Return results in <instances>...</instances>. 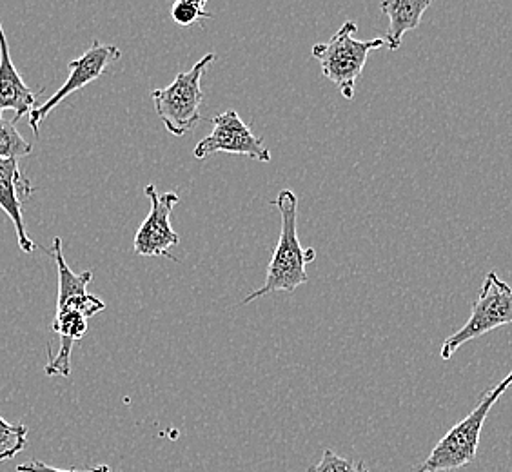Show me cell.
Returning <instances> with one entry per match:
<instances>
[{"mask_svg":"<svg viewBox=\"0 0 512 472\" xmlns=\"http://www.w3.org/2000/svg\"><path fill=\"white\" fill-rule=\"evenodd\" d=\"M509 324H512V287L496 271H491L485 276L469 320L445 340L440 356L442 360H451L463 344Z\"/></svg>","mask_w":512,"mask_h":472,"instance_id":"5","label":"cell"},{"mask_svg":"<svg viewBox=\"0 0 512 472\" xmlns=\"http://www.w3.org/2000/svg\"><path fill=\"white\" fill-rule=\"evenodd\" d=\"M28 434L30 429L26 425L0 418V463L13 460L28 445Z\"/></svg>","mask_w":512,"mask_h":472,"instance_id":"14","label":"cell"},{"mask_svg":"<svg viewBox=\"0 0 512 472\" xmlns=\"http://www.w3.org/2000/svg\"><path fill=\"white\" fill-rule=\"evenodd\" d=\"M144 195L151 202V209L142 226L135 235V253L140 256H162L178 262L177 256L171 255V247L180 244V236L171 226V213L180 202V197L173 191L158 195L157 187L149 184Z\"/></svg>","mask_w":512,"mask_h":472,"instance_id":"8","label":"cell"},{"mask_svg":"<svg viewBox=\"0 0 512 472\" xmlns=\"http://www.w3.org/2000/svg\"><path fill=\"white\" fill-rule=\"evenodd\" d=\"M211 17L213 15L206 11V0H178L171 6V19L184 28Z\"/></svg>","mask_w":512,"mask_h":472,"instance_id":"15","label":"cell"},{"mask_svg":"<svg viewBox=\"0 0 512 472\" xmlns=\"http://www.w3.org/2000/svg\"><path fill=\"white\" fill-rule=\"evenodd\" d=\"M431 0H385L380 4V10L389 17V30L385 35V46L396 51L402 46V40L407 31H413L420 26L425 10L431 8Z\"/></svg>","mask_w":512,"mask_h":472,"instance_id":"12","label":"cell"},{"mask_svg":"<svg viewBox=\"0 0 512 472\" xmlns=\"http://www.w3.org/2000/svg\"><path fill=\"white\" fill-rule=\"evenodd\" d=\"M356 30L355 20H347L329 42H318L311 50L322 66V75L331 80L347 100L355 99L356 82L364 73L369 53L385 46L384 39H355Z\"/></svg>","mask_w":512,"mask_h":472,"instance_id":"3","label":"cell"},{"mask_svg":"<svg viewBox=\"0 0 512 472\" xmlns=\"http://www.w3.org/2000/svg\"><path fill=\"white\" fill-rule=\"evenodd\" d=\"M33 186L20 173L19 160H0V209L8 215L19 238V247L24 253H33L37 244L26 233L22 202L33 195Z\"/></svg>","mask_w":512,"mask_h":472,"instance_id":"10","label":"cell"},{"mask_svg":"<svg viewBox=\"0 0 512 472\" xmlns=\"http://www.w3.org/2000/svg\"><path fill=\"white\" fill-rule=\"evenodd\" d=\"M282 217L280 238L267 266L266 284L242 300V305L251 304L262 296L276 291L295 293L307 282L306 267L316 260L313 247H302L298 240V197L291 189H282L275 200Z\"/></svg>","mask_w":512,"mask_h":472,"instance_id":"1","label":"cell"},{"mask_svg":"<svg viewBox=\"0 0 512 472\" xmlns=\"http://www.w3.org/2000/svg\"><path fill=\"white\" fill-rule=\"evenodd\" d=\"M17 472H113L109 469L108 465H97L91 467L86 471H79V469H57L51 467L48 463L40 462V460H30V462L20 463L17 467Z\"/></svg>","mask_w":512,"mask_h":472,"instance_id":"17","label":"cell"},{"mask_svg":"<svg viewBox=\"0 0 512 472\" xmlns=\"http://www.w3.org/2000/svg\"><path fill=\"white\" fill-rule=\"evenodd\" d=\"M33 146L20 135L13 120H6L0 115V160H19L28 157Z\"/></svg>","mask_w":512,"mask_h":472,"instance_id":"13","label":"cell"},{"mask_svg":"<svg viewBox=\"0 0 512 472\" xmlns=\"http://www.w3.org/2000/svg\"><path fill=\"white\" fill-rule=\"evenodd\" d=\"M215 60L217 53H206L189 71L178 73L169 86L151 91L158 118L173 137H184L200 122V106L204 102L200 80Z\"/></svg>","mask_w":512,"mask_h":472,"instance_id":"4","label":"cell"},{"mask_svg":"<svg viewBox=\"0 0 512 472\" xmlns=\"http://www.w3.org/2000/svg\"><path fill=\"white\" fill-rule=\"evenodd\" d=\"M51 256L59 271V298H57V311H79L86 318L97 315L106 309V304L99 296L88 293V286L93 280V271L73 273L62 253V240L59 236L53 240Z\"/></svg>","mask_w":512,"mask_h":472,"instance_id":"9","label":"cell"},{"mask_svg":"<svg viewBox=\"0 0 512 472\" xmlns=\"http://www.w3.org/2000/svg\"><path fill=\"white\" fill-rule=\"evenodd\" d=\"M512 385V371L503 378L500 384L485 391L478 405L471 413L456 423L440 442L434 445L433 451L425 462L420 463L414 472H451L467 467L476 460L483 423L491 413L494 404L502 398L503 393Z\"/></svg>","mask_w":512,"mask_h":472,"instance_id":"2","label":"cell"},{"mask_svg":"<svg viewBox=\"0 0 512 472\" xmlns=\"http://www.w3.org/2000/svg\"><path fill=\"white\" fill-rule=\"evenodd\" d=\"M213 131L202 138L193 149L197 160L211 157L215 153L244 155L258 162H271V151L266 148L264 138L256 137L235 109H227L211 120Z\"/></svg>","mask_w":512,"mask_h":472,"instance_id":"6","label":"cell"},{"mask_svg":"<svg viewBox=\"0 0 512 472\" xmlns=\"http://www.w3.org/2000/svg\"><path fill=\"white\" fill-rule=\"evenodd\" d=\"M120 59H122V50L115 44H102L99 40H93L84 55L69 62V77L62 84V88L57 89V93L50 97L48 102L35 106V109L31 111L30 126L33 133L39 135L40 122L48 117L60 102L68 99L71 93L86 88L91 82L100 79L102 73Z\"/></svg>","mask_w":512,"mask_h":472,"instance_id":"7","label":"cell"},{"mask_svg":"<svg viewBox=\"0 0 512 472\" xmlns=\"http://www.w3.org/2000/svg\"><path fill=\"white\" fill-rule=\"evenodd\" d=\"M44 93L33 89L20 77L19 71L13 66V60L8 50V40L0 24V113L13 111V124H17L24 115H30L35 109V100Z\"/></svg>","mask_w":512,"mask_h":472,"instance_id":"11","label":"cell"},{"mask_svg":"<svg viewBox=\"0 0 512 472\" xmlns=\"http://www.w3.org/2000/svg\"><path fill=\"white\" fill-rule=\"evenodd\" d=\"M307 472H369V469L365 467L364 462L342 458L335 451L327 449V451H324L322 460L316 465H311Z\"/></svg>","mask_w":512,"mask_h":472,"instance_id":"16","label":"cell"}]
</instances>
